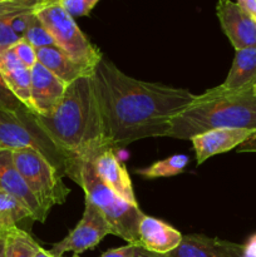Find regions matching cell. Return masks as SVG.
I'll return each mask as SVG.
<instances>
[{
  "instance_id": "cell-3",
  "label": "cell",
  "mask_w": 256,
  "mask_h": 257,
  "mask_svg": "<svg viewBox=\"0 0 256 257\" xmlns=\"http://www.w3.org/2000/svg\"><path fill=\"white\" fill-rule=\"evenodd\" d=\"M212 130L256 131V92L226 90L221 85L196 95L190 107L176 115L166 137L191 141Z\"/></svg>"
},
{
  "instance_id": "cell-4",
  "label": "cell",
  "mask_w": 256,
  "mask_h": 257,
  "mask_svg": "<svg viewBox=\"0 0 256 257\" xmlns=\"http://www.w3.org/2000/svg\"><path fill=\"white\" fill-rule=\"evenodd\" d=\"M70 180L82 187L85 200L94 203L104 215L110 226L112 235L123 238L130 245L138 246V225L141 218L145 216L140 206L125 202L104 185L95 173L92 162L77 165Z\"/></svg>"
},
{
  "instance_id": "cell-32",
  "label": "cell",
  "mask_w": 256,
  "mask_h": 257,
  "mask_svg": "<svg viewBox=\"0 0 256 257\" xmlns=\"http://www.w3.org/2000/svg\"><path fill=\"white\" fill-rule=\"evenodd\" d=\"M228 250H230L232 257H246L242 252V245L228 241Z\"/></svg>"
},
{
  "instance_id": "cell-20",
  "label": "cell",
  "mask_w": 256,
  "mask_h": 257,
  "mask_svg": "<svg viewBox=\"0 0 256 257\" xmlns=\"http://www.w3.org/2000/svg\"><path fill=\"white\" fill-rule=\"evenodd\" d=\"M24 218L33 220L29 208L15 197L0 191V238L5 237Z\"/></svg>"
},
{
  "instance_id": "cell-12",
  "label": "cell",
  "mask_w": 256,
  "mask_h": 257,
  "mask_svg": "<svg viewBox=\"0 0 256 257\" xmlns=\"http://www.w3.org/2000/svg\"><path fill=\"white\" fill-rule=\"evenodd\" d=\"M183 235L162 220L145 215L138 225V246L155 255L166 256L182 242Z\"/></svg>"
},
{
  "instance_id": "cell-14",
  "label": "cell",
  "mask_w": 256,
  "mask_h": 257,
  "mask_svg": "<svg viewBox=\"0 0 256 257\" xmlns=\"http://www.w3.org/2000/svg\"><path fill=\"white\" fill-rule=\"evenodd\" d=\"M256 131L248 130H212L195 136L191 140L196 152L197 165L220 153L237 148Z\"/></svg>"
},
{
  "instance_id": "cell-9",
  "label": "cell",
  "mask_w": 256,
  "mask_h": 257,
  "mask_svg": "<svg viewBox=\"0 0 256 257\" xmlns=\"http://www.w3.org/2000/svg\"><path fill=\"white\" fill-rule=\"evenodd\" d=\"M30 108L40 117H49L64 98L68 84L37 63L30 69Z\"/></svg>"
},
{
  "instance_id": "cell-7",
  "label": "cell",
  "mask_w": 256,
  "mask_h": 257,
  "mask_svg": "<svg viewBox=\"0 0 256 257\" xmlns=\"http://www.w3.org/2000/svg\"><path fill=\"white\" fill-rule=\"evenodd\" d=\"M15 168L38 202L49 212L55 205L65 202L70 193L63 182V176L38 152L32 148L12 151Z\"/></svg>"
},
{
  "instance_id": "cell-6",
  "label": "cell",
  "mask_w": 256,
  "mask_h": 257,
  "mask_svg": "<svg viewBox=\"0 0 256 257\" xmlns=\"http://www.w3.org/2000/svg\"><path fill=\"white\" fill-rule=\"evenodd\" d=\"M34 13L64 54L78 64L94 69L103 54L83 34L75 20L60 7L58 0H38Z\"/></svg>"
},
{
  "instance_id": "cell-33",
  "label": "cell",
  "mask_w": 256,
  "mask_h": 257,
  "mask_svg": "<svg viewBox=\"0 0 256 257\" xmlns=\"http://www.w3.org/2000/svg\"><path fill=\"white\" fill-rule=\"evenodd\" d=\"M137 257H166V256L155 255V253L148 252V251L143 250L142 247H140V246H137Z\"/></svg>"
},
{
  "instance_id": "cell-34",
  "label": "cell",
  "mask_w": 256,
  "mask_h": 257,
  "mask_svg": "<svg viewBox=\"0 0 256 257\" xmlns=\"http://www.w3.org/2000/svg\"><path fill=\"white\" fill-rule=\"evenodd\" d=\"M34 257H54V256H53L52 253L49 252V251H47V250H44V248H43V247H40L39 251H38V252L35 253Z\"/></svg>"
},
{
  "instance_id": "cell-27",
  "label": "cell",
  "mask_w": 256,
  "mask_h": 257,
  "mask_svg": "<svg viewBox=\"0 0 256 257\" xmlns=\"http://www.w3.org/2000/svg\"><path fill=\"white\" fill-rule=\"evenodd\" d=\"M22 38L18 37L4 18L0 17V52L14 47Z\"/></svg>"
},
{
  "instance_id": "cell-23",
  "label": "cell",
  "mask_w": 256,
  "mask_h": 257,
  "mask_svg": "<svg viewBox=\"0 0 256 257\" xmlns=\"http://www.w3.org/2000/svg\"><path fill=\"white\" fill-rule=\"evenodd\" d=\"M23 39L27 40V42L29 43V44H32L37 50L42 49V48L57 47L52 35L49 34L47 28L43 25V23L40 22L38 18H35V19L33 20L32 25L28 28Z\"/></svg>"
},
{
  "instance_id": "cell-35",
  "label": "cell",
  "mask_w": 256,
  "mask_h": 257,
  "mask_svg": "<svg viewBox=\"0 0 256 257\" xmlns=\"http://www.w3.org/2000/svg\"><path fill=\"white\" fill-rule=\"evenodd\" d=\"M0 257H5V237L0 238Z\"/></svg>"
},
{
  "instance_id": "cell-13",
  "label": "cell",
  "mask_w": 256,
  "mask_h": 257,
  "mask_svg": "<svg viewBox=\"0 0 256 257\" xmlns=\"http://www.w3.org/2000/svg\"><path fill=\"white\" fill-rule=\"evenodd\" d=\"M92 166L102 182L107 185L115 195L131 205L138 206L127 168L120 163L114 150L109 148L100 153L93 161Z\"/></svg>"
},
{
  "instance_id": "cell-26",
  "label": "cell",
  "mask_w": 256,
  "mask_h": 257,
  "mask_svg": "<svg viewBox=\"0 0 256 257\" xmlns=\"http://www.w3.org/2000/svg\"><path fill=\"white\" fill-rule=\"evenodd\" d=\"M23 107L25 105L13 94L0 74V112H15Z\"/></svg>"
},
{
  "instance_id": "cell-8",
  "label": "cell",
  "mask_w": 256,
  "mask_h": 257,
  "mask_svg": "<svg viewBox=\"0 0 256 257\" xmlns=\"http://www.w3.org/2000/svg\"><path fill=\"white\" fill-rule=\"evenodd\" d=\"M107 235H112V230L104 215L94 203L85 200L84 212L79 222L67 237L54 243L49 252L54 257H63L67 252H73L77 256L95 247Z\"/></svg>"
},
{
  "instance_id": "cell-2",
  "label": "cell",
  "mask_w": 256,
  "mask_h": 257,
  "mask_svg": "<svg viewBox=\"0 0 256 257\" xmlns=\"http://www.w3.org/2000/svg\"><path fill=\"white\" fill-rule=\"evenodd\" d=\"M37 122L73 165L93 162L110 143L105 133L93 74L68 85L59 107ZM113 150V148H112Z\"/></svg>"
},
{
  "instance_id": "cell-15",
  "label": "cell",
  "mask_w": 256,
  "mask_h": 257,
  "mask_svg": "<svg viewBox=\"0 0 256 257\" xmlns=\"http://www.w3.org/2000/svg\"><path fill=\"white\" fill-rule=\"evenodd\" d=\"M0 74L13 94L27 108H30L32 73L15 55L13 48L0 52Z\"/></svg>"
},
{
  "instance_id": "cell-18",
  "label": "cell",
  "mask_w": 256,
  "mask_h": 257,
  "mask_svg": "<svg viewBox=\"0 0 256 257\" xmlns=\"http://www.w3.org/2000/svg\"><path fill=\"white\" fill-rule=\"evenodd\" d=\"M166 257H232L228 241L205 235H183L182 242Z\"/></svg>"
},
{
  "instance_id": "cell-11",
  "label": "cell",
  "mask_w": 256,
  "mask_h": 257,
  "mask_svg": "<svg viewBox=\"0 0 256 257\" xmlns=\"http://www.w3.org/2000/svg\"><path fill=\"white\" fill-rule=\"evenodd\" d=\"M0 191L24 203L32 212L33 220L45 222L49 212L38 202L25 181L18 172L13 162L12 151L9 150H0Z\"/></svg>"
},
{
  "instance_id": "cell-31",
  "label": "cell",
  "mask_w": 256,
  "mask_h": 257,
  "mask_svg": "<svg viewBox=\"0 0 256 257\" xmlns=\"http://www.w3.org/2000/svg\"><path fill=\"white\" fill-rule=\"evenodd\" d=\"M237 4L252 18L253 22L256 23V0H240Z\"/></svg>"
},
{
  "instance_id": "cell-5",
  "label": "cell",
  "mask_w": 256,
  "mask_h": 257,
  "mask_svg": "<svg viewBox=\"0 0 256 257\" xmlns=\"http://www.w3.org/2000/svg\"><path fill=\"white\" fill-rule=\"evenodd\" d=\"M32 148L42 155L62 176L73 177L77 166L54 145L38 124L37 114L23 107L15 112H0V150Z\"/></svg>"
},
{
  "instance_id": "cell-1",
  "label": "cell",
  "mask_w": 256,
  "mask_h": 257,
  "mask_svg": "<svg viewBox=\"0 0 256 257\" xmlns=\"http://www.w3.org/2000/svg\"><path fill=\"white\" fill-rule=\"evenodd\" d=\"M93 80L113 150L143 138L166 137L173 118L196 99L188 89L130 77L104 57L95 65Z\"/></svg>"
},
{
  "instance_id": "cell-17",
  "label": "cell",
  "mask_w": 256,
  "mask_h": 257,
  "mask_svg": "<svg viewBox=\"0 0 256 257\" xmlns=\"http://www.w3.org/2000/svg\"><path fill=\"white\" fill-rule=\"evenodd\" d=\"M256 85V47L237 50L232 65L221 88L226 90H245Z\"/></svg>"
},
{
  "instance_id": "cell-19",
  "label": "cell",
  "mask_w": 256,
  "mask_h": 257,
  "mask_svg": "<svg viewBox=\"0 0 256 257\" xmlns=\"http://www.w3.org/2000/svg\"><path fill=\"white\" fill-rule=\"evenodd\" d=\"M37 3L38 0H0V17L7 20L19 38L24 37L37 18L34 13Z\"/></svg>"
},
{
  "instance_id": "cell-36",
  "label": "cell",
  "mask_w": 256,
  "mask_h": 257,
  "mask_svg": "<svg viewBox=\"0 0 256 257\" xmlns=\"http://www.w3.org/2000/svg\"><path fill=\"white\" fill-rule=\"evenodd\" d=\"M253 89H255V92H256V85H255V88H253Z\"/></svg>"
},
{
  "instance_id": "cell-30",
  "label": "cell",
  "mask_w": 256,
  "mask_h": 257,
  "mask_svg": "<svg viewBox=\"0 0 256 257\" xmlns=\"http://www.w3.org/2000/svg\"><path fill=\"white\" fill-rule=\"evenodd\" d=\"M242 252L246 257H256V233L243 243Z\"/></svg>"
},
{
  "instance_id": "cell-24",
  "label": "cell",
  "mask_w": 256,
  "mask_h": 257,
  "mask_svg": "<svg viewBox=\"0 0 256 257\" xmlns=\"http://www.w3.org/2000/svg\"><path fill=\"white\" fill-rule=\"evenodd\" d=\"M60 7L74 19L78 17L89 15L98 0H58Z\"/></svg>"
},
{
  "instance_id": "cell-25",
  "label": "cell",
  "mask_w": 256,
  "mask_h": 257,
  "mask_svg": "<svg viewBox=\"0 0 256 257\" xmlns=\"http://www.w3.org/2000/svg\"><path fill=\"white\" fill-rule=\"evenodd\" d=\"M13 50H14L18 59H19L25 67L29 68V69H32V68L38 63L37 49H35L32 44H29L27 40L23 39V38L14 45V47H13Z\"/></svg>"
},
{
  "instance_id": "cell-29",
  "label": "cell",
  "mask_w": 256,
  "mask_h": 257,
  "mask_svg": "<svg viewBox=\"0 0 256 257\" xmlns=\"http://www.w3.org/2000/svg\"><path fill=\"white\" fill-rule=\"evenodd\" d=\"M238 153H243V152H256V132L253 133L251 137H248L242 145L238 146L237 148Z\"/></svg>"
},
{
  "instance_id": "cell-22",
  "label": "cell",
  "mask_w": 256,
  "mask_h": 257,
  "mask_svg": "<svg viewBox=\"0 0 256 257\" xmlns=\"http://www.w3.org/2000/svg\"><path fill=\"white\" fill-rule=\"evenodd\" d=\"M190 162V157L186 155H175L171 157L165 158L155 162L153 165L146 168L136 170V173L145 178H161V177H172V176L180 175L183 172L186 166Z\"/></svg>"
},
{
  "instance_id": "cell-21",
  "label": "cell",
  "mask_w": 256,
  "mask_h": 257,
  "mask_svg": "<svg viewBox=\"0 0 256 257\" xmlns=\"http://www.w3.org/2000/svg\"><path fill=\"white\" fill-rule=\"evenodd\" d=\"M39 248V243L18 226L5 236V257H34Z\"/></svg>"
},
{
  "instance_id": "cell-28",
  "label": "cell",
  "mask_w": 256,
  "mask_h": 257,
  "mask_svg": "<svg viewBox=\"0 0 256 257\" xmlns=\"http://www.w3.org/2000/svg\"><path fill=\"white\" fill-rule=\"evenodd\" d=\"M100 257H137V246L127 243V245L122 246V247L113 248V250L107 251V252L103 253Z\"/></svg>"
},
{
  "instance_id": "cell-16",
  "label": "cell",
  "mask_w": 256,
  "mask_h": 257,
  "mask_svg": "<svg viewBox=\"0 0 256 257\" xmlns=\"http://www.w3.org/2000/svg\"><path fill=\"white\" fill-rule=\"evenodd\" d=\"M38 63L47 68L50 73L69 85L82 77L92 75L94 69H89L70 59L58 47L42 48L37 50Z\"/></svg>"
},
{
  "instance_id": "cell-10",
  "label": "cell",
  "mask_w": 256,
  "mask_h": 257,
  "mask_svg": "<svg viewBox=\"0 0 256 257\" xmlns=\"http://www.w3.org/2000/svg\"><path fill=\"white\" fill-rule=\"evenodd\" d=\"M216 14L236 52L256 47V23L237 3L222 0L216 5Z\"/></svg>"
}]
</instances>
